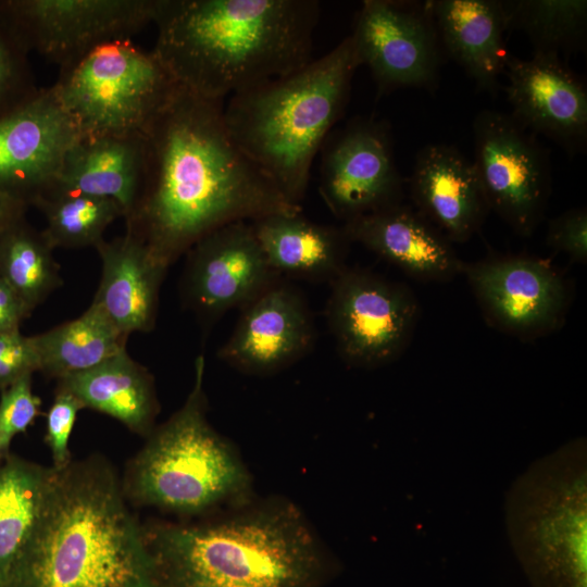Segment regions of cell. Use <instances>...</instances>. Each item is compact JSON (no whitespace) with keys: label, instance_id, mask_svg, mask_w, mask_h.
<instances>
[{"label":"cell","instance_id":"38","mask_svg":"<svg viewBox=\"0 0 587 587\" xmlns=\"http://www.w3.org/2000/svg\"><path fill=\"white\" fill-rule=\"evenodd\" d=\"M8 453H9V450H7L0 442V463L7 457Z\"/></svg>","mask_w":587,"mask_h":587},{"label":"cell","instance_id":"1","mask_svg":"<svg viewBox=\"0 0 587 587\" xmlns=\"http://www.w3.org/2000/svg\"><path fill=\"white\" fill-rule=\"evenodd\" d=\"M223 107L179 86L146 135L145 178L126 232L166 267L222 226L302 211L236 145Z\"/></svg>","mask_w":587,"mask_h":587},{"label":"cell","instance_id":"6","mask_svg":"<svg viewBox=\"0 0 587 587\" xmlns=\"http://www.w3.org/2000/svg\"><path fill=\"white\" fill-rule=\"evenodd\" d=\"M204 359L185 403L149 434L130 462L123 491L134 501L197 515L250 500L251 477L233 447L210 425L203 390Z\"/></svg>","mask_w":587,"mask_h":587},{"label":"cell","instance_id":"14","mask_svg":"<svg viewBox=\"0 0 587 587\" xmlns=\"http://www.w3.org/2000/svg\"><path fill=\"white\" fill-rule=\"evenodd\" d=\"M462 274L487 323L503 333L530 340L564 322L570 285L549 260L495 255L464 263Z\"/></svg>","mask_w":587,"mask_h":587},{"label":"cell","instance_id":"37","mask_svg":"<svg viewBox=\"0 0 587 587\" xmlns=\"http://www.w3.org/2000/svg\"><path fill=\"white\" fill-rule=\"evenodd\" d=\"M29 205L0 189V233L25 217Z\"/></svg>","mask_w":587,"mask_h":587},{"label":"cell","instance_id":"7","mask_svg":"<svg viewBox=\"0 0 587 587\" xmlns=\"http://www.w3.org/2000/svg\"><path fill=\"white\" fill-rule=\"evenodd\" d=\"M513 549L557 587H586L587 444L579 436L535 460L505 494Z\"/></svg>","mask_w":587,"mask_h":587},{"label":"cell","instance_id":"18","mask_svg":"<svg viewBox=\"0 0 587 587\" xmlns=\"http://www.w3.org/2000/svg\"><path fill=\"white\" fill-rule=\"evenodd\" d=\"M314 324L301 295L279 279L242 308L218 358L248 374H270L302 358L313 345Z\"/></svg>","mask_w":587,"mask_h":587},{"label":"cell","instance_id":"30","mask_svg":"<svg viewBox=\"0 0 587 587\" xmlns=\"http://www.w3.org/2000/svg\"><path fill=\"white\" fill-rule=\"evenodd\" d=\"M34 205L46 217L42 233L53 248H96L107 227L124 217L114 200L74 191L49 190Z\"/></svg>","mask_w":587,"mask_h":587},{"label":"cell","instance_id":"8","mask_svg":"<svg viewBox=\"0 0 587 587\" xmlns=\"http://www.w3.org/2000/svg\"><path fill=\"white\" fill-rule=\"evenodd\" d=\"M179 86L153 50L116 39L59 68L51 88L79 136H146Z\"/></svg>","mask_w":587,"mask_h":587},{"label":"cell","instance_id":"9","mask_svg":"<svg viewBox=\"0 0 587 587\" xmlns=\"http://www.w3.org/2000/svg\"><path fill=\"white\" fill-rule=\"evenodd\" d=\"M472 129V162L489 210L517 235H533L551 195L549 152L510 113L482 110Z\"/></svg>","mask_w":587,"mask_h":587},{"label":"cell","instance_id":"13","mask_svg":"<svg viewBox=\"0 0 587 587\" xmlns=\"http://www.w3.org/2000/svg\"><path fill=\"white\" fill-rule=\"evenodd\" d=\"M321 152L320 192L344 223L402 203L404 179L385 120L351 118L332 130Z\"/></svg>","mask_w":587,"mask_h":587},{"label":"cell","instance_id":"25","mask_svg":"<svg viewBox=\"0 0 587 587\" xmlns=\"http://www.w3.org/2000/svg\"><path fill=\"white\" fill-rule=\"evenodd\" d=\"M59 388L139 435L150 434L159 404L151 374L126 350L100 364L62 377Z\"/></svg>","mask_w":587,"mask_h":587},{"label":"cell","instance_id":"16","mask_svg":"<svg viewBox=\"0 0 587 587\" xmlns=\"http://www.w3.org/2000/svg\"><path fill=\"white\" fill-rule=\"evenodd\" d=\"M79 133L53 90L40 88L0 118V189L28 205L49 191Z\"/></svg>","mask_w":587,"mask_h":587},{"label":"cell","instance_id":"11","mask_svg":"<svg viewBox=\"0 0 587 587\" xmlns=\"http://www.w3.org/2000/svg\"><path fill=\"white\" fill-rule=\"evenodd\" d=\"M158 0H0V15L29 52L62 68L95 47L153 23Z\"/></svg>","mask_w":587,"mask_h":587},{"label":"cell","instance_id":"2","mask_svg":"<svg viewBox=\"0 0 587 587\" xmlns=\"http://www.w3.org/2000/svg\"><path fill=\"white\" fill-rule=\"evenodd\" d=\"M1 587H166L146 530L103 460L51 466L41 515Z\"/></svg>","mask_w":587,"mask_h":587},{"label":"cell","instance_id":"32","mask_svg":"<svg viewBox=\"0 0 587 587\" xmlns=\"http://www.w3.org/2000/svg\"><path fill=\"white\" fill-rule=\"evenodd\" d=\"M32 376L26 375L0 391V442L7 450L39 414L41 401L33 392Z\"/></svg>","mask_w":587,"mask_h":587},{"label":"cell","instance_id":"17","mask_svg":"<svg viewBox=\"0 0 587 587\" xmlns=\"http://www.w3.org/2000/svg\"><path fill=\"white\" fill-rule=\"evenodd\" d=\"M503 74L510 113L524 128L540 134L574 157L587 149V86L565 61L533 54L508 57Z\"/></svg>","mask_w":587,"mask_h":587},{"label":"cell","instance_id":"12","mask_svg":"<svg viewBox=\"0 0 587 587\" xmlns=\"http://www.w3.org/2000/svg\"><path fill=\"white\" fill-rule=\"evenodd\" d=\"M350 36L378 97L436 88L445 53L428 0H364Z\"/></svg>","mask_w":587,"mask_h":587},{"label":"cell","instance_id":"26","mask_svg":"<svg viewBox=\"0 0 587 587\" xmlns=\"http://www.w3.org/2000/svg\"><path fill=\"white\" fill-rule=\"evenodd\" d=\"M39 371L60 379L87 371L126 350L122 334L91 302L78 317L33 336Z\"/></svg>","mask_w":587,"mask_h":587},{"label":"cell","instance_id":"24","mask_svg":"<svg viewBox=\"0 0 587 587\" xmlns=\"http://www.w3.org/2000/svg\"><path fill=\"white\" fill-rule=\"evenodd\" d=\"M301 212L252 221L258 242L268 265L278 275L330 283L347 267L351 241L342 226L315 223Z\"/></svg>","mask_w":587,"mask_h":587},{"label":"cell","instance_id":"19","mask_svg":"<svg viewBox=\"0 0 587 587\" xmlns=\"http://www.w3.org/2000/svg\"><path fill=\"white\" fill-rule=\"evenodd\" d=\"M409 191L416 211L451 242L470 240L490 212L473 162L452 145L417 151Z\"/></svg>","mask_w":587,"mask_h":587},{"label":"cell","instance_id":"21","mask_svg":"<svg viewBox=\"0 0 587 587\" xmlns=\"http://www.w3.org/2000/svg\"><path fill=\"white\" fill-rule=\"evenodd\" d=\"M96 249L102 268L92 303L127 337L151 330L167 267L129 232L110 241L101 240Z\"/></svg>","mask_w":587,"mask_h":587},{"label":"cell","instance_id":"29","mask_svg":"<svg viewBox=\"0 0 587 587\" xmlns=\"http://www.w3.org/2000/svg\"><path fill=\"white\" fill-rule=\"evenodd\" d=\"M53 249L25 217L0 233V277L30 313L62 284Z\"/></svg>","mask_w":587,"mask_h":587},{"label":"cell","instance_id":"27","mask_svg":"<svg viewBox=\"0 0 587 587\" xmlns=\"http://www.w3.org/2000/svg\"><path fill=\"white\" fill-rule=\"evenodd\" d=\"M50 475L51 466L10 453L0 463V587L35 530Z\"/></svg>","mask_w":587,"mask_h":587},{"label":"cell","instance_id":"36","mask_svg":"<svg viewBox=\"0 0 587 587\" xmlns=\"http://www.w3.org/2000/svg\"><path fill=\"white\" fill-rule=\"evenodd\" d=\"M29 315L30 311L0 277V333L20 329L22 322Z\"/></svg>","mask_w":587,"mask_h":587},{"label":"cell","instance_id":"22","mask_svg":"<svg viewBox=\"0 0 587 587\" xmlns=\"http://www.w3.org/2000/svg\"><path fill=\"white\" fill-rule=\"evenodd\" d=\"M146 162V136H79L66 151L50 190L112 199L126 218L140 195Z\"/></svg>","mask_w":587,"mask_h":587},{"label":"cell","instance_id":"3","mask_svg":"<svg viewBox=\"0 0 587 587\" xmlns=\"http://www.w3.org/2000/svg\"><path fill=\"white\" fill-rule=\"evenodd\" d=\"M316 0H158L154 53L180 86L223 101L312 59Z\"/></svg>","mask_w":587,"mask_h":587},{"label":"cell","instance_id":"31","mask_svg":"<svg viewBox=\"0 0 587 587\" xmlns=\"http://www.w3.org/2000/svg\"><path fill=\"white\" fill-rule=\"evenodd\" d=\"M39 89L28 51L0 15V118L32 99Z\"/></svg>","mask_w":587,"mask_h":587},{"label":"cell","instance_id":"34","mask_svg":"<svg viewBox=\"0 0 587 587\" xmlns=\"http://www.w3.org/2000/svg\"><path fill=\"white\" fill-rule=\"evenodd\" d=\"M547 246L564 253L572 262H587V210L586 207L570 209L549 221Z\"/></svg>","mask_w":587,"mask_h":587},{"label":"cell","instance_id":"23","mask_svg":"<svg viewBox=\"0 0 587 587\" xmlns=\"http://www.w3.org/2000/svg\"><path fill=\"white\" fill-rule=\"evenodd\" d=\"M444 53L474 82L495 93L509 53L501 0H428Z\"/></svg>","mask_w":587,"mask_h":587},{"label":"cell","instance_id":"20","mask_svg":"<svg viewBox=\"0 0 587 587\" xmlns=\"http://www.w3.org/2000/svg\"><path fill=\"white\" fill-rule=\"evenodd\" d=\"M358 242L408 276L423 282H448L463 272L464 263L452 242L416 210L398 204L342 225Z\"/></svg>","mask_w":587,"mask_h":587},{"label":"cell","instance_id":"33","mask_svg":"<svg viewBox=\"0 0 587 587\" xmlns=\"http://www.w3.org/2000/svg\"><path fill=\"white\" fill-rule=\"evenodd\" d=\"M83 403L70 391L59 388L46 417V442L52 457V466L61 469L71 461L70 437Z\"/></svg>","mask_w":587,"mask_h":587},{"label":"cell","instance_id":"15","mask_svg":"<svg viewBox=\"0 0 587 587\" xmlns=\"http://www.w3.org/2000/svg\"><path fill=\"white\" fill-rule=\"evenodd\" d=\"M186 253L183 297L204 323H214L233 308H243L279 278L268 265L251 222L222 226Z\"/></svg>","mask_w":587,"mask_h":587},{"label":"cell","instance_id":"35","mask_svg":"<svg viewBox=\"0 0 587 587\" xmlns=\"http://www.w3.org/2000/svg\"><path fill=\"white\" fill-rule=\"evenodd\" d=\"M37 371L39 359L33 336L20 329L0 333V391Z\"/></svg>","mask_w":587,"mask_h":587},{"label":"cell","instance_id":"28","mask_svg":"<svg viewBox=\"0 0 587 587\" xmlns=\"http://www.w3.org/2000/svg\"><path fill=\"white\" fill-rule=\"evenodd\" d=\"M507 30L522 32L533 54L562 59L587 42L586 0H501Z\"/></svg>","mask_w":587,"mask_h":587},{"label":"cell","instance_id":"10","mask_svg":"<svg viewBox=\"0 0 587 587\" xmlns=\"http://www.w3.org/2000/svg\"><path fill=\"white\" fill-rule=\"evenodd\" d=\"M420 313L412 290L360 268L330 282L326 319L342 360L378 367L397 360L413 337Z\"/></svg>","mask_w":587,"mask_h":587},{"label":"cell","instance_id":"4","mask_svg":"<svg viewBox=\"0 0 587 587\" xmlns=\"http://www.w3.org/2000/svg\"><path fill=\"white\" fill-rule=\"evenodd\" d=\"M166 587H314L319 540L284 499L248 500L199 524L145 528Z\"/></svg>","mask_w":587,"mask_h":587},{"label":"cell","instance_id":"5","mask_svg":"<svg viewBox=\"0 0 587 587\" xmlns=\"http://www.w3.org/2000/svg\"><path fill=\"white\" fill-rule=\"evenodd\" d=\"M361 66L351 36L320 59L229 97L226 128L241 151L294 204L312 163L342 116Z\"/></svg>","mask_w":587,"mask_h":587}]
</instances>
